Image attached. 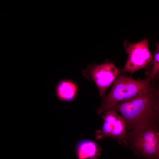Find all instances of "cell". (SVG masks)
Instances as JSON below:
<instances>
[{"label": "cell", "instance_id": "4", "mask_svg": "<svg viewBox=\"0 0 159 159\" xmlns=\"http://www.w3.org/2000/svg\"><path fill=\"white\" fill-rule=\"evenodd\" d=\"M149 40L145 38L136 43L124 41L123 46L127 56L121 72L133 74L142 69H146L152 63L153 56L150 50Z\"/></svg>", "mask_w": 159, "mask_h": 159}, {"label": "cell", "instance_id": "2", "mask_svg": "<svg viewBox=\"0 0 159 159\" xmlns=\"http://www.w3.org/2000/svg\"><path fill=\"white\" fill-rule=\"evenodd\" d=\"M153 84L145 79L137 80L120 74L109 93L102 99L97 109V113L100 115L117 103L135 97L150 88Z\"/></svg>", "mask_w": 159, "mask_h": 159}, {"label": "cell", "instance_id": "6", "mask_svg": "<svg viewBox=\"0 0 159 159\" xmlns=\"http://www.w3.org/2000/svg\"><path fill=\"white\" fill-rule=\"evenodd\" d=\"M103 113L102 127L101 130L96 131V139L101 140L106 138L110 137L124 146L127 135L126 123L124 118L119 114L114 106Z\"/></svg>", "mask_w": 159, "mask_h": 159}, {"label": "cell", "instance_id": "1", "mask_svg": "<svg viewBox=\"0 0 159 159\" xmlns=\"http://www.w3.org/2000/svg\"><path fill=\"white\" fill-rule=\"evenodd\" d=\"M114 107L126 121L127 134L146 126L159 123V87L153 84L148 90Z\"/></svg>", "mask_w": 159, "mask_h": 159}, {"label": "cell", "instance_id": "3", "mask_svg": "<svg viewBox=\"0 0 159 159\" xmlns=\"http://www.w3.org/2000/svg\"><path fill=\"white\" fill-rule=\"evenodd\" d=\"M159 123L149 125L127 134L124 146L144 159H159Z\"/></svg>", "mask_w": 159, "mask_h": 159}, {"label": "cell", "instance_id": "9", "mask_svg": "<svg viewBox=\"0 0 159 159\" xmlns=\"http://www.w3.org/2000/svg\"><path fill=\"white\" fill-rule=\"evenodd\" d=\"M156 49L153 59V65L149 75L145 79L149 82H155L159 74V44L156 43Z\"/></svg>", "mask_w": 159, "mask_h": 159}, {"label": "cell", "instance_id": "7", "mask_svg": "<svg viewBox=\"0 0 159 159\" xmlns=\"http://www.w3.org/2000/svg\"><path fill=\"white\" fill-rule=\"evenodd\" d=\"M78 91V87L74 82L64 79L59 81L57 85L55 93L57 97L60 100L69 102L76 97Z\"/></svg>", "mask_w": 159, "mask_h": 159}, {"label": "cell", "instance_id": "5", "mask_svg": "<svg viewBox=\"0 0 159 159\" xmlns=\"http://www.w3.org/2000/svg\"><path fill=\"white\" fill-rule=\"evenodd\" d=\"M120 70L113 62L106 60L102 63L93 64L82 71V74L87 80L94 82L102 99L106 95L107 89L120 74Z\"/></svg>", "mask_w": 159, "mask_h": 159}, {"label": "cell", "instance_id": "8", "mask_svg": "<svg viewBox=\"0 0 159 159\" xmlns=\"http://www.w3.org/2000/svg\"><path fill=\"white\" fill-rule=\"evenodd\" d=\"M101 150L97 143L90 140H83L77 143L76 151L78 159H97Z\"/></svg>", "mask_w": 159, "mask_h": 159}]
</instances>
